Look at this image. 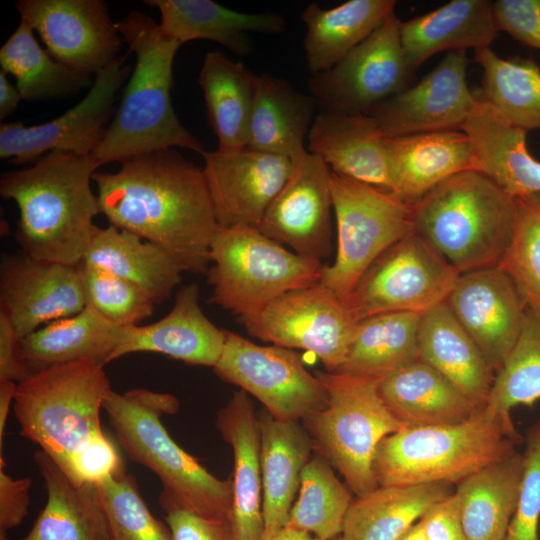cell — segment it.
Returning <instances> with one entry per match:
<instances>
[{"instance_id":"obj_59","label":"cell","mask_w":540,"mask_h":540,"mask_svg":"<svg viewBox=\"0 0 540 540\" xmlns=\"http://www.w3.org/2000/svg\"><path fill=\"white\" fill-rule=\"evenodd\" d=\"M334 540H342V538H341V536H339L338 538H336Z\"/></svg>"},{"instance_id":"obj_22","label":"cell","mask_w":540,"mask_h":540,"mask_svg":"<svg viewBox=\"0 0 540 540\" xmlns=\"http://www.w3.org/2000/svg\"><path fill=\"white\" fill-rule=\"evenodd\" d=\"M199 286H183L163 318L148 325L124 327L114 360L136 352H153L191 365L214 367L225 342V330L203 313Z\"/></svg>"},{"instance_id":"obj_9","label":"cell","mask_w":540,"mask_h":540,"mask_svg":"<svg viewBox=\"0 0 540 540\" xmlns=\"http://www.w3.org/2000/svg\"><path fill=\"white\" fill-rule=\"evenodd\" d=\"M207 271L210 302L239 318L277 297L321 282V260L289 251L258 227H219Z\"/></svg>"},{"instance_id":"obj_15","label":"cell","mask_w":540,"mask_h":540,"mask_svg":"<svg viewBox=\"0 0 540 540\" xmlns=\"http://www.w3.org/2000/svg\"><path fill=\"white\" fill-rule=\"evenodd\" d=\"M126 58L119 56L98 72L84 98L61 116L34 126L2 123L0 157L18 165L34 163L49 152L94 154L105 124L115 115L116 95L131 74Z\"/></svg>"},{"instance_id":"obj_4","label":"cell","mask_w":540,"mask_h":540,"mask_svg":"<svg viewBox=\"0 0 540 540\" xmlns=\"http://www.w3.org/2000/svg\"><path fill=\"white\" fill-rule=\"evenodd\" d=\"M168 393L143 388L113 390L103 402L109 424L128 456L152 471L179 506L205 518L229 522L232 479H219L170 437L161 416L179 409Z\"/></svg>"},{"instance_id":"obj_12","label":"cell","mask_w":540,"mask_h":540,"mask_svg":"<svg viewBox=\"0 0 540 540\" xmlns=\"http://www.w3.org/2000/svg\"><path fill=\"white\" fill-rule=\"evenodd\" d=\"M395 12L330 69L311 75L310 95L326 112L369 114L405 90L415 73L405 57Z\"/></svg>"},{"instance_id":"obj_23","label":"cell","mask_w":540,"mask_h":540,"mask_svg":"<svg viewBox=\"0 0 540 540\" xmlns=\"http://www.w3.org/2000/svg\"><path fill=\"white\" fill-rule=\"evenodd\" d=\"M216 425L234 457L229 525L233 540H262L264 519L258 414L239 390L217 413Z\"/></svg>"},{"instance_id":"obj_33","label":"cell","mask_w":540,"mask_h":540,"mask_svg":"<svg viewBox=\"0 0 540 540\" xmlns=\"http://www.w3.org/2000/svg\"><path fill=\"white\" fill-rule=\"evenodd\" d=\"M83 263L96 265L131 282L157 304L167 300L184 272L162 247L113 225L96 226Z\"/></svg>"},{"instance_id":"obj_6","label":"cell","mask_w":540,"mask_h":540,"mask_svg":"<svg viewBox=\"0 0 540 540\" xmlns=\"http://www.w3.org/2000/svg\"><path fill=\"white\" fill-rule=\"evenodd\" d=\"M522 437L512 418L486 407L449 425L403 427L377 447L373 470L379 486L460 481L515 450Z\"/></svg>"},{"instance_id":"obj_27","label":"cell","mask_w":540,"mask_h":540,"mask_svg":"<svg viewBox=\"0 0 540 540\" xmlns=\"http://www.w3.org/2000/svg\"><path fill=\"white\" fill-rule=\"evenodd\" d=\"M258 424L263 488L262 540H270L288 524L301 472L314 449L299 421L278 420L264 409L258 414Z\"/></svg>"},{"instance_id":"obj_51","label":"cell","mask_w":540,"mask_h":540,"mask_svg":"<svg viewBox=\"0 0 540 540\" xmlns=\"http://www.w3.org/2000/svg\"><path fill=\"white\" fill-rule=\"evenodd\" d=\"M122 472H125V468L120 454L104 434L74 457L68 478L75 485L95 484L107 476Z\"/></svg>"},{"instance_id":"obj_7","label":"cell","mask_w":540,"mask_h":540,"mask_svg":"<svg viewBox=\"0 0 540 540\" xmlns=\"http://www.w3.org/2000/svg\"><path fill=\"white\" fill-rule=\"evenodd\" d=\"M104 366L77 360L17 383L13 409L20 435L36 443L67 477L74 457L104 435L100 411L112 390Z\"/></svg>"},{"instance_id":"obj_5","label":"cell","mask_w":540,"mask_h":540,"mask_svg":"<svg viewBox=\"0 0 540 540\" xmlns=\"http://www.w3.org/2000/svg\"><path fill=\"white\" fill-rule=\"evenodd\" d=\"M514 219V199L474 169L453 175L413 204L414 232L459 274L498 266Z\"/></svg>"},{"instance_id":"obj_37","label":"cell","mask_w":540,"mask_h":540,"mask_svg":"<svg viewBox=\"0 0 540 540\" xmlns=\"http://www.w3.org/2000/svg\"><path fill=\"white\" fill-rule=\"evenodd\" d=\"M455 492L444 482L378 486L356 496L345 517L342 540H398L435 503Z\"/></svg>"},{"instance_id":"obj_36","label":"cell","mask_w":540,"mask_h":540,"mask_svg":"<svg viewBox=\"0 0 540 540\" xmlns=\"http://www.w3.org/2000/svg\"><path fill=\"white\" fill-rule=\"evenodd\" d=\"M316 109L314 98L287 80L256 75L247 147L290 159L298 156L307 150L304 139Z\"/></svg>"},{"instance_id":"obj_28","label":"cell","mask_w":540,"mask_h":540,"mask_svg":"<svg viewBox=\"0 0 540 540\" xmlns=\"http://www.w3.org/2000/svg\"><path fill=\"white\" fill-rule=\"evenodd\" d=\"M160 12L165 35L181 45L193 40L217 42L238 56L252 53L250 33L285 32L286 20L275 12L243 13L212 0H146Z\"/></svg>"},{"instance_id":"obj_57","label":"cell","mask_w":540,"mask_h":540,"mask_svg":"<svg viewBox=\"0 0 540 540\" xmlns=\"http://www.w3.org/2000/svg\"><path fill=\"white\" fill-rule=\"evenodd\" d=\"M270 540H320L312 534L286 526Z\"/></svg>"},{"instance_id":"obj_39","label":"cell","mask_w":540,"mask_h":540,"mask_svg":"<svg viewBox=\"0 0 540 540\" xmlns=\"http://www.w3.org/2000/svg\"><path fill=\"white\" fill-rule=\"evenodd\" d=\"M197 81L218 150L247 147L256 74L225 54L210 51L203 58Z\"/></svg>"},{"instance_id":"obj_55","label":"cell","mask_w":540,"mask_h":540,"mask_svg":"<svg viewBox=\"0 0 540 540\" xmlns=\"http://www.w3.org/2000/svg\"><path fill=\"white\" fill-rule=\"evenodd\" d=\"M23 100L21 93L16 86H13L7 79V74L0 71V119H5L10 115Z\"/></svg>"},{"instance_id":"obj_50","label":"cell","mask_w":540,"mask_h":540,"mask_svg":"<svg viewBox=\"0 0 540 540\" xmlns=\"http://www.w3.org/2000/svg\"><path fill=\"white\" fill-rule=\"evenodd\" d=\"M159 504L173 540H233L227 521L213 520L191 512L161 492Z\"/></svg>"},{"instance_id":"obj_53","label":"cell","mask_w":540,"mask_h":540,"mask_svg":"<svg viewBox=\"0 0 540 540\" xmlns=\"http://www.w3.org/2000/svg\"><path fill=\"white\" fill-rule=\"evenodd\" d=\"M29 478L15 479L0 467V530L17 527L26 517L30 505Z\"/></svg>"},{"instance_id":"obj_49","label":"cell","mask_w":540,"mask_h":540,"mask_svg":"<svg viewBox=\"0 0 540 540\" xmlns=\"http://www.w3.org/2000/svg\"><path fill=\"white\" fill-rule=\"evenodd\" d=\"M493 13L499 32L540 50V0H497Z\"/></svg>"},{"instance_id":"obj_11","label":"cell","mask_w":540,"mask_h":540,"mask_svg":"<svg viewBox=\"0 0 540 540\" xmlns=\"http://www.w3.org/2000/svg\"><path fill=\"white\" fill-rule=\"evenodd\" d=\"M459 272L414 231L384 251L343 300L353 318L422 315L446 301Z\"/></svg>"},{"instance_id":"obj_45","label":"cell","mask_w":540,"mask_h":540,"mask_svg":"<svg viewBox=\"0 0 540 540\" xmlns=\"http://www.w3.org/2000/svg\"><path fill=\"white\" fill-rule=\"evenodd\" d=\"M94 486L113 540H173L170 529L150 512L133 476L110 475Z\"/></svg>"},{"instance_id":"obj_10","label":"cell","mask_w":540,"mask_h":540,"mask_svg":"<svg viewBox=\"0 0 540 540\" xmlns=\"http://www.w3.org/2000/svg\"><path fill=\"white\" fill-rule=\"evenodd\" d=\"M337 248L321 282L344 300L369 266L414 231L413 205L391 191L331 171Z\"/></svg>"},{"instance_id":"obj_40","label":"cell","mask_w":540,"mask_h":540,"mask_svg":"<svg viewBox=\"0 0 540 540\" xmlns=\"http://www.w3.org/2000/svg\"><path fill=\"white\" fill-rule=\"evenodd\" d=\"M421 315L384 313L357 323L356 331L339 373L379 377L419 359Z\"/></svg>"},{"instance_id":"obj_8","label":"cell","mask_w":540,"mask_h":540,"mask_svg":"<svg viewBox=\"0 0 540 540\" xmlns=\"http://www.w3.org/2000/svg\"><path fill=\"white\" fill-rule=\"evenodd\" d=\"M324 384L327 405L302 420L316 454L337 469L349 489L365 495L379 485L373 462L380 442L404 426L379 392V377L339 372L316 373Z\"/></svg>"},{"instance_id":"obj_30","label":"cell","mask_w":540,"mask_h":540,"mask_svg":"<svg viewBox=\"0 0 540 540\" xmlns=\"http://www.w3.org/2000/svg\"><path fill=\"white\" fill-rule=\"evenodd\" d=\"M380 395L404 427L457 424L479 409L449 379L418 359L383 376Z\"/></svg>"},{"instance_id":"obj_52","label":"cell","mask_w":540,"mask_h":540,"mask_svg":"<svg viewBox=\"0 0 540 540\" xmlns=\"http://www.w3.org/2000/svg\"><path fill=\"white\" fill-rule=\"evenodd\" d=\"M420 521L426 540H467L455 492L432 505Z\"/></svg>"},{"instance_id":"obj_54","label":"cell","mask_w":540,"mask_h":540,"mask_svg":"<svg viewBox=\"0 0 540 540\" xmlns=\"http://www.w3.org/2000/svg\"><path fill=\"white\" fill-rule=\"evenodd\" d=\"M19 340L8 316L0 310V381L19 383L29 376L20 357Z\"/></svg>"},{"instance_id":"obj_31","label":"cell","mask_w":540,"mask_h":540,"mask_svg":"<svg viewBox=\"0 0 540 540\" xmlns=\"http://www.w3.org/2000/svg\"><path fill=\"white\" fill-rule=\"evenodd\" d=\"M419 359L449 379L478 408H484L495 373L446 302L421 315Z\"/></svg>"},{"instance_id":"obj_35","label":"cell","mask_w":540,"mask_h":540,"mask_svg":"<svg viewBox=\"0 0 540 540\" xmlns=\"http://www.w3.org/2000/svg\"><path fill=\"white\" fill-rule=\"evenodd\" d=\"M524 457L516 449L455 486L467 540H504L515 512Z\"/></svg>"},{"instance_id":"obj_2","label":"cell","mask_w":540,"mask_h":540,"mask_svg":"<svg viewBox=\"0 0 540 540\" xmlns=\"http://www.w3.org/2000/svg\"><path fill=\"white\" fill-rule=\"evenodd\" d=\"M100 166L94 154L49 152L27 168L2 173L0 195L19 211L20 250L44 260L82 262L100 213L91 188Z\"/></svg>"},{"instance_id":"obj_26","label":"cell","mask_w":540,"mask_h":540,"mask_svg":"<svg viewBox=\"0 0 540 540\" xmlns=\"http://www.w3.org/2000/svg\"><path fill=\"white\" fill-rule=\"evenodd\" d=\"M386 145L392 192L412 205L453 175L473 169L462 130L387 138Z\"/></svg>"},{"instance_id":"obj_1","label":"cell","mask_w":540,"mask_h":540,"mask_svg":"<svg viewBox=\"0 0 540 540\" xmlns=\"http://www.w3.org/2000/svg\"><path fill=\"white\" fill-rule=\"evenodd\" d=\"M93 181L110 225L162 247L184 272L207 274L220 226L203 169L169 148L127 159L115 172L96 171Z\"/></svg>"},{"instance_id":"obj_58","label":"cell","mask_w":540,"mask_h":540,"mask_svg":"<svg viewBox=\"0 0 540 540\" xmlns=\"http://www.w3.org/2000/svg\"><path fill=\"white\" fill-rule=\"evenodd\" d=\"M398 540H426L422 522L417 521Z\"/></svg>"},{"instance_id":"obj_17","label":"cell","mask_w":540,"mask_h":540,"mask_svg":"<svg viewBox=\"0 0 540 540\" xmlns=\"http://www.w3.org/2000/svg\"><path fill=\"white\" fill-rule=\"evenodd\" d=\"M83 265L4 254L0 262V310L19 339L86 307Z\"/></svg>"},{"instance_id":"obj_38","label":"cell","mask_w":540,"mask_h":540,"mask_svg":"<svg viewBox=\"0 0 540 540\" xmlns=\"http://www.w3.org/2000/svg\"><path fill=\"white\" fill-rule=\"evenodd\" d=\"M395 6V0H348L330 9L308 4L300 18L306 26L303 45L311 75L337 64L394 12Z\"/></svg>"},{"instance_id":"obj_29","label":"cell","mask_w":540,"mask_h":540,"mask_svg":"<svg viewBox=\"0 0 540 540\" xmlns=\"http://www.w3.org/2000/svg\"><path fill=\"white\" fill-rule=\"evenodd\" d=\"M498 33L493 2L489 0H452L400 22L403 51L414 72L443 51L489 48Z\"/></svg>"},{"instance_id":"obj_14","label":"cell","mask_w":540,"mask_h":540,"mask_svg":"<svg viewBox=\"0 0 540 540\" xmlns=\"http://www.w3.org/2000/svg\"><path fill=\"white\" fill-rule=\"evenodd\" d=\"M238 320L259 340L315 354L328 372L344 362L358 323L322 283L287 292Z\"/></svg>"},{"instance_id":"obj_44","label":"cell","mask_w":540,"mask_h":540,"mask_svg":"<svg viewBox=\"0 0 540 540\" xmlns=\"http://www.w3.org/2000/svg\"><path fill=\"white\" fill-rule=\"evenodd\" d=\"M540 400V313L527 308L521 334L495 374L486 408L505 418Z\"/></svg>"},{"instance_id":"obj_3","label":"cell","mask_w":540,"mask_h":540,"mask_svg":"<svg viewBox=\"0 0 540 540\" xmlns=\"http://www.w3.org/2000/svg\"><path fill=\"white\" fill-rule=\"evenodd\" d=\"M136 63L119 107L94 155L104 165L181 147L203 154L202 143L178 119L172 104L173 62L181 44L139 11L116 22Z\"/></svg>"},{"instance_id":"obj_42","label":"cell","mask_w":540,"mask_h":540,"mask_svg":"<svg viewBox=\"0 0 540 540\" xmlns=\"http://www.w3.org/2000/svg\"><path fill=\"white\" fill-rule=\"evenodd\" d=\"M0 65L2 71L15 77L26 101L67 97L93 83L91 76L69 69L44 50L33 29L21 20L0 49Z\"/></svg>"},{"instance_id":"obj_56","label":"cell","mask_w":540,"mask_h":540,"mask_svg":"<svg viewBox=\"0 0 540 540\" xmlns=\"http://www.w3.org/2000/svg\"><path fill=\"white\" fill-rule=\"evenodd\" d=\"M17 383L13 381H0V450L3 447V435L9 409L14 401Z\"/></svg>"},{"instance_id":"obj_20","label":"cell","mask_w":540,"mask_h":540,"mask_svg":"<svg viewBox=\"0 0 540 540\" xmlns=\"http://www.w3.org/2000/svg\"><path fill=\"white\" fill-rule=\"evenodd\" d=\"M445 302L496 374L521 334L528 308L513 280L500 266L466 272Z\"/></svg>"},{"instance_id":"obj_25","label":"cell","mask_w":540,"mask_h":540,"mask_svg":"<svg viewBox=\"0 0 540 540\" xmlns=\"http://www.w3.org/2000/svg\"><path fill=\"white\" fill-rule=\"evenodd\" d=\"M460 130L469 139L474 170L513 199L540 193V161L528 149L526 131L480 99Z\"/></svg>"},{"instance_id":"obj_34","label":"cell","mask_w":540,"mask_h":540,"mask_svg":"<svg viewBox=\"0 0 540 540\" xmlns=\"http://www.w3.org/2000/svg\"><path fill=\"white\" fill-rule=\"evenodd\" d=\"M34 460L47 502L22 540H113L94 484H73L42 450Z\"/></svg>"},{"instance_id":"obj_47","label":"cell","mask_w":540,"mask_h":540,"mask_svg":"<svg viewBox=\"0 0 540 540\" xmlns=\"http://www.w3.org/2000/svg\"><path fill=\"white\" fill-rule=\"evenodd\" d=\"M82 265L86 306L103 318L126 327L153 314L155 303L139 287L99 266Z\"/></svg>"},{"instance_id":"obj_21","label":"cell","mask_w":540,"mask_h":540,"mask_svg":"<svg viewBox=\"0 0 540 540\" xmlns=\"http://www.w3.org/2000/svg\"><path fill=\"white\" fill-rule=\"evenodd\" d=\"M203 173L222 228L258 227L285 184L291 159L244 147L204 151Z\"/></svg>"},{"instance_id":"obj_41","label":"cell","mask_w":540,"mask_h":540,"mask_svg":"<svg viewBox=\"0 0 540 540\" xmlns=\"http://www.w3.org/2000/svg\"><path fill=\"white\" fill-rule=\"evenodd\" d=\"M474 60L483 72L479 99L527 133L540 129V65L532 58H501L490 47L474 50Z\"/></svg>"},{"instance_id":"obj_48","label":"cell","mask_w":540,"mask_h":540,"mask_svg":"<svg viewBox=\"0 0 540 540\" xmlns=\"http://www.w3.org/2000/svg\"><path fill=\"white\" fill-rule=\"evenodd\" d=\"M519 500L504 540H538L540 520V420L528 430Z\"/></svg>"},{"instance_id":"obj_18","label":"cell","mask_w":540,"mask_h":540,"mask_svg":"<svg viewBox=\"0 0 540 540\" xmlns=\"http://www.w3.org/2000/svg\"><path fill=\"white\" fill-rule=\"evenodd\" d=\"M331 170L305 150L291 159L290 174L258 228L294 252L319 260L332 250Z\"/></svg>"},{"instance_id":"obj_16","label":"cell","mask_w":540,"mask_h":540,"mask_svg":"<svg viewBox=\"0 0 540 540\" xmlns=\"http://www.w3.org/2000/svg\"><path fill=\"white\" fill-rule=\"evenodd\" d=\"M20 20L69 69L96 75L118 58L122 40L102 0H20Z\"/></svg>"},{"instance_id":"obj_13","label":"cell","mask_w":540,"mask_h":540,"mask_svg":"<svg viewBox=\"0 0 540 540\" xmlns=\"http://www.w3.org/2000/svg\"><path fill=\"white\" fill-rule=\"evenodd\" d=\"M216 375L257 398L282 421H302L327 405L328 394L301 356L280 346H260L225 330L222 353L213 367Z\"/></svg>"},{"instance_id":"obj_43","label":"cell","mask_w":540,"mask_h":540,"mask_svg":"<svg viewBox=\"0 0 540 540\" xmlns=\"http://www.w3.org/2000/svg\"><path fill=\"white\" fill-rule=\"evenodd\" d=\"M350 491L337 478L333 466L315 454L301 472L298 498L292 506L287 526L308 532L320 540L338 538L354 499Z\"/></svg>"},{"instance_id":"obj_32","label":"cell","mask_w":540,"mask_h":540,"mask_svg":"<svg viewBox=\"0 0 540 540\" xmlns=\"http://www.w3.org/2000/svg\"><path fill=\"white\" fill-rule=\"evenodd\" d=\"M124 327L86 306L79 313L52 321L19 340L20 357L29 373L91 359L104 365L114 360Z\"/></svg>"},{"instance_id":"obj_24","label":"cell","mask_w":540,"mask_h":540,"mask_svg":"<svg viewBox=\"0 0 540 540\" xmlns=\"http://www.w3.org/2000/svg\"><path fill=\"white\" fill-rule=\"evenodd\" d=\"M307 138L332 172L392 192L387 137L371 115L319 111Z\"/></svg>"},{"instance_id":"obj_19","label":"cell","mask_w":540,"mask_h":540,"mask_svg":"<svg viewBox=\"0 0 540 540\" xmlns=\"http://www.w3.org/2000/svg\"><path fill=\"white\" fill-rule=\"evenodd\" d=\"M466 51L449 52L414 86L385 100L368 115L387 138L460 130L476 104L466 80Z\"/></svg>"},{"instance_id":"obj_46","label":"cell","mask_w":540,"mask_h":540,"mask_svg":"<svg viewBox=\"0 0 540 540\" xmlns=\"http://www.w3.org/2000/svg\"><path fill=\"white\" fill-rule=\"evenodd\" d=\"M514 201L513 232L498 266L513 280L527 306L540 313V193Z\"/></svg>"}]
</instances>
